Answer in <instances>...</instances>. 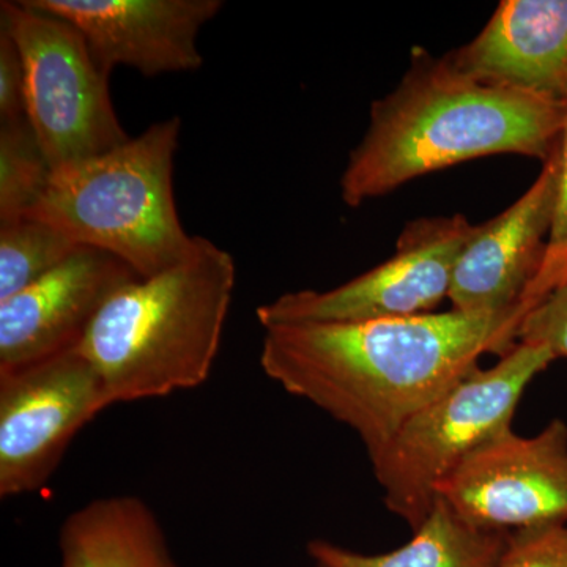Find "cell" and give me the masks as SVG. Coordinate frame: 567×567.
<instances>
[{
    "instance_id": "8992f818",
    "label": "cell",
    "mask_w": 567,
    "mask_h": 567,
    "mask_svg": "<svg viewBox=\"0 0 567 567\" xmlns=\"http://www.w3.org/2000/svg\"><path fill=\"white\" fill-rule=\"evenodd\" d=\"M0 29L20 50L25 117L52 171L132 140L112 104L110 76L96 65L76 28L20 0L0 3Z\"/></svg>"
},
{
    "instance_id": "5bb4252c",
    "label": "cell",
    "mask_w": 567,
    "mask_h": 567,
    "mask_svg": "<svg viewBox=\"0 0 567 567\" xmlns=\"http://www.w3.org/2000/svg\"><path fill=\"white\" fill-rule=\"evenodd\" d=\"M61 567H181L158 518L136 496L93 499L61 529Z\"/></svg>"
},
{
    "instance_id": "44dd1931",
    "label": "cell",
    "mask_w": 567,
    "mask_h": 567,
    "mask_svg": "<svg viewBox=\"0 0 567 567\" xmlns=\"http://www.w3.org/2000/svg\"><path fill=\"white\" fill-rule=\"evenodd\" d=\"M25 117L24 65L17 43L0 29V122Z\"/></svg>"
},
{
    "instance_id": "e0dca14e",
    "label": "cell",
    "mask_w": 567,
    "mask_h": 567,
    "mask_svg": "<svg viewBox=\"0 0 567 567\" xmlns=\"http://www.w3.org/2000/svg\"><path fill=\"white\" fill-rule=\"evenodd\" d=\"M52 175L28 117L0 122V221L28 215Z\"/></svg>"
},
{
    "instance_id": "d6986e66",
    "label": "cell",
    "mask_w": 567,
    "mask_h": 567,
    "mask_svg": "<svg viewBox=\"0 0 567 567\" xmlns=\"http://www.w3.org/2000/svg\"><path fill=\"white\" fill-rule=\"evenodd\" d=\"M565 103V125H563L557 145L559 163L557 208H555L554 224H551L550 235H548L543 268H540L532 292H529L528 301L532 306L554 290L559 267L567 256V100Z\"/></svg>"
},
{
    "instance_id": "2e32d148",
    "label": "cell",
    "mask_w": 567,
    "mask_h": 567,
    "mask_svg": "<svg viewBox=\"0 0 567 567\" xmlns=\"http://www.w3.org/2000/svg\"><path fill=\"white\" fill-rule=\"evenodd\" d=\"M80 248L69 235L33 215L0 221V301L51 274Z\"/></svg>"
},
{
    "instance_id": "4fadbf2b",
    "label": "cell",
    "mask_w": 567,
    "mask_h": 567,
    "mask_svg": "<svg viewBox=\"0 0 567 567\" xmlns=\"http://www.w3.org/2000/svg\"><path fill=\"white\" fill-rule=\"evenodd\" d=\"M462 73L567 100V0H503L472 43L446 55Z\"/></svg>"
},
{
    "instance_id": "9c48e42d",
    "label": "cell",
    "mask_w": 567,
    "mask_h": 567,
    "mask_svg": "<svg viewBox=\"0 0 567 567\" xmlns=\"http://www.w3.org/2000/svg\"><path fill=\"white\" fill-rule=\"evenodd\" d=\"M435 495L491 532L566 525L567 424L557 417L533 436L502 432L468 454Z\"/></svg>"
},
{
    "instance_id": "5b68a950",
    "label": "cell",
    "mask_w": 567,
    "mask_h": 567,
    "mask_svg": "<svg viewBox=\"0 0 567 567\" xmlns=\"http://www.w3.org/2000/svg\"><path fill=\"white\" fill-rule=\"evenodd\" d=\"M554 361L544 347L518 342L498 363L476 368L410 417L369 457L390 513L416 532L431 514L436 486L468 454L513 429L525 390Z\"/></svg>"
},
{
    "instance_id": "ba28073f",
    "label": "cell",
    "mask_w": 567,
    "mask_h": 567,
    "mask_svg": "<svg viewBox=\"0 0 567 567\" xmlns=\"http://www.w3.org/2000/svg\"><path fill=\"white\" fill-rule=\"evenodd\" d=\"M110 405L102 377L78 349L0 374V495L43 487L74 435Z\"/></svg>"
},
{
    "instance_id": "7c38bea8",
    "label": "cell",
    "mask_w": 567,
    "mask_h": 567,
    "mask_svg": "<svg viewBox=\"0 0 567 567\" xmlns=\"http://www.w3.org/2000/svg\"><path fill=\"white\" fill-rule=\"evenodd\" d=\"M137 278L111 254L82 246L51 274L0 301V374L78 349L111 295Z\"/></svg>"
},
{
    "instance_id": "30bf717a",
    "label": "cell",
    "mask_w": 567,
    "mask_h": 567,
    "mask_svg": "<svg viewBox=\"0 0 567 567\" xmlns=\"http://www.w3.org/2000/svg\"><path fill=\"white\" fill-rule=\"evenodd\" d=\"M557 148L516 204L475 227L451 279L453 311L470 316L527 315L546 257L558 197Z\"/></svg>"
},
{
    "instance_id": "9a60e30c",
    "label": "cell",
    "mask_w": 567,
    "mask_h": 567,
    "mask_svg": "<svg viewBox=\"0 0 567 567\" xmlns=\"http://www.w3.org/2000/svg\"><path fill=\"white\" fill-rule=\"evenodd\" d=\"M511 535L475 527L435 498L412 540L390 554H357L322 539L311 540L308 551L323 567H499Z\"/></svg>"
},
{
    "instance_id": "52a82bcc",
    "label": "cell",
    "mask_w": 567,
    "mask_h": 567,
    "mask_svg": "<svg viewBox=\"0 0 567 567\" xmlns=\"http://www.w3.org/2000/svg\"><path fill=\"white\" fill-rule=\"evenodd\" d=\"M462 215L406 224L391 259L336 289L286 293L257 308L264 328L353 323L431 315L450 295L458 256L473 233Z\"/></svg>"
},
{
    "instance_id": "ffe728a7",
    "label": "cell",
    "mask_w": 567,
    "mask_h": 567,
    "mask_svg": "<svg viewBox=\"0 0 567 567\" xmlns=\"http://www.w3.org/2000/svg\"><path fill=\"white\" fill-rule=\"evenodd\" d=\"M499 567H567L566 525L513 533Z\"/></svg>"
},
{
    "instance_id": "277c9868",
    "label": "cell",
    "mask_w": 567,
    "mask_h": 567,
    "mask_svg": "<svg viewBox=\"0 0 567 567\" xmlns=\"http://www.w3.org/2000/svg\"><path fill=\"white\" fill-rule=\"evenodd\" d=\"M182 121L152 123L121 147L52 171L37 216L85 248L128 265L141 278L162 274L193 251L182 226L174 162Z\"/></svg>"
},
{
    "instance_id": "603a6c76",
    "label": "cell",
    "mask_w": 567,
    "mask_h": 567,
    "mask_svg": "<svg viewBox=\"0 0 567 567\" xmlns=\"http://www.w3.org/2000/svg\"><path fill=\"white\" fill-rule=\"evenodd\" d=\"M319 567H323V566H319Z\"/></svg>"
},
{
    "instance_id": "7a4b0ae2",
    "label": "cell",
    "mask_w": 567,
    "mask_h": 567,
    "mask_svg": "<svg viewBox=\"0 0 567 567\" xmlns=\"http://www.w3.org/2000/svg\"><path fill=\"white\" fill-rule=\"evenodd\" d=\"M566 103L462 73L427 52L390 95L371 107V122L341 178L350 207L454 164L499 153L544 163L557 148Z\"/></svg>"
},
{
    "instance_id": "8fae6325",
    "label": "cell",
    "mask_w": 567,
    "mask_h": 567,
    "mask_svg": "<svg viewBox=\"0 0 567 567\" xmlns=\"http://www.w3.org/2000/svg\"><path fill=\"white\" fill-rule=\"evenodd\" d=\"M76 28L96 65L111 76L130 66L142 76L188 73L203 66L199 33L223 0H28Z\"/></svg>"
},
{
    "instance_id": "ac0fdd59",
    "label": "cell",
    "mask_w": 567,
    "mask_h": 567,
    "mask_svg": "<svg viewBox=\"0 0 567 567\" xmlns=\"http://www.w3.org/2000/svg\"><path fill=\"white\" fill-rule=\"evenodd\" d=\"M517 342L539 346L555 358H567V284L537 301L517 328Z\"/></svg>"
},
{
    "instance_id": "3957f363",
    "label": "cell",
    "mask_w": 567,
    "mask_h": 567,
    "mask_svg": "<svg viewBox=\"0 0 567 567\" xmlns=\"http://www.w3.org/2000/svg\"><path fill=\"white\" fill-rule=\"evenodd\" d=\"M235 279L234 257L196 235L181 262L111 295L78 350L102 377L112 404L203 385L221 346Z\"/></svg>"
},
{
    "instance_id": "7402d4cb",
    "label": "cell",
    "mask_w": 567,
    "mask_h": 567,
    "mask_svg": "<svg viewBox=\"0 0 567 567\" xmlns=\"http://www.w3.org/2000/svg\"><path fill=\"white\" fill-rule=\"evenodd\" d=\"M563 284H567V256L563 260L561 267H559L557 279H555V287L563 286Z\"/></svg>"
},
{
    "instance_id": "6da1fadb",
    "label": "cell",
    "mask_w": 567,
    "mask_h": 567,
    "mask_svg": "<svg viewBox=\"0 0 567 567\" xmlns=\"http://www.w3.org/2000/svg\"><path fill=\"white\" fill-rule=\"evenodd\" d=\"M524 315L450 311L353 323L265 328L260 365L287 393L357 432L369 457L425 405L518 344Z\"/></svg>"
}]
</instances>
